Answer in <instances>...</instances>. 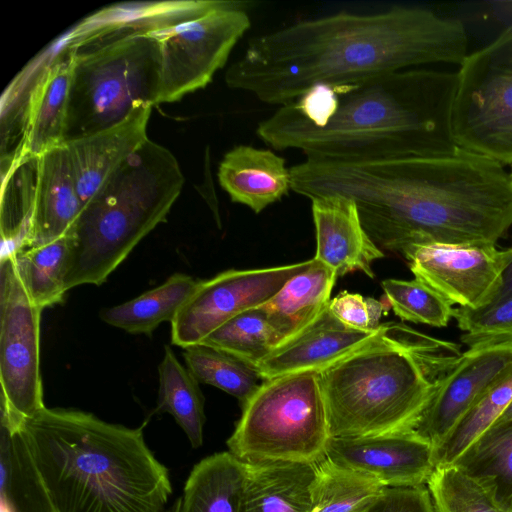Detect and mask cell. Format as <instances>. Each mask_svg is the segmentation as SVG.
Masks as SVG:
<instances>
[{
    "instance_id": "1",
    "label": "cell",
    "mask_w": 512,
    "mask_h": 512,
    "mask_svg": "<svg viewBox=\"0 0 512 512\" xmlns=\"http://www.w3.org/2000/svg\"><path fill=\"white\" fill-rule=\"evenodd\" d=\"M291 189L310 200L351 198L381 249L403 256L421 244H494L512 227V186L503 165L453 154L377 160L306 158Z\"/></svg>"
},
{
    "instance_id": "2",
    "label": "cell",
    "mask_w": 512,
    "mask_h": 512,
    "mask_svg": "<svg viewBox=\"0 0 512 512\" xmlns=\"http://www.w3.org/2000/svg\"><path fill=\"white\" fill-rule=\"evenodd\" d=\"M467 44L461 21L427 8L341 11L251 38L225 82L282 106L317 85L361 82L424 64L460 66Z\"/></svg>"
},
{
    "instance_id": "3",
    "label": "cell",
    "mask_w": 512,
    "mask_h": 512,
    "mask_svg": "<svg viewBox=\"0 0 512 512\" xmlns=\"http://www.w3.org/2000/svg\"><path fill=\"white\" fill-rule=\"evenodd\" d=\"M457 72L406 69L361 82L317 85L260 121L257 136L306 158L377 160L457 151Z\"/></svg>"
},
{
    "instance_id": "4",
    "label": "cell",
    "mask_w": 512,
    "mask_h": 512,
    "mask_svg": "<svg viewBox=\"0 0 512 512\" xmlns=\"http://www.w3.org/2000/svg\"><path fill=\"white\" fill-rule=\"evenodd\" d=\"M18 430L58 512H166L169 472L142 428L45 407Z\"/></svg>"
},
{
    "instance_id": "5",
    "label": "cell",
    "mask_w": 512,
    "mask_h": 512,
    "mask_svg": "<svg viewBox=\"0 0 512 512\" xmlns=\"http://www.w3.org/2000/svg\"><path fill=\"white\" fill-rule=\"evenodd\" d=\"M459 346L391 323L320 372L331 437L413 431Z\"/></svg>"
},
{
    "instance_id": "6",
    "label": "cell",
    "mask_w": 512,
    "mask_h": 512,
    "mask_svg": "<svg viewBox=\"0 0 512 512\" xmlns=\"http://www.w3.org/2000/svg\"><path fill=\"white\" fill-rule=\"evenodd\" d=\"M184 181L175 156L148 138L83 205L68 231L66 290L105 282L166 220Z\"/></svg>"
},
{
    "instance_id": "7",
    "label": "cell",
    "mask_w": 512,
    "mask_h": 512,
    "mask_svg": "<svg viewBox=\"0 0 512 512\" xmlns=\"http://www.w3.org/2000/svg\"><path fill=\"white\" fill-rule=\"evenodd\" d=\"M74 50L64 144L157 105L159 46L147 34L99 39Z\"/></svg>"
},
{
    "instance_id": "8",
    "label": "cell",
    "mask_w": 512,
    "mask_h": 512,
    "mask_svg": "<svg viewBox=\"0 0 512 512\" xmlns=\"http://www.w3.org/2000/svg\"><path fill=\"white\" fill-rule=\"evenodd\" d=\"M241 407L227 440L241 460L316 462L325 456L331 436L320 372L264 379Z\"/></svg>"
},
{
    "instance_id": "9",
    "label": "cell",
    "mask_w": 512,
    "mask_h": 512,
    "mask_svg": "<svg viewBox=\"0 0 512 512\" xmlns=\"http://www.w3.org/2000/svg\"><path fill=\"white\" fill-rule=\"evenodd\" d=\"M457 71L452 131L458 148L512 163V24Z\"/></svg>"
},
{
    "instance_id": "10",
    "label": "cell",
    "mask_w": 512,
    "mask_h": 512,
    "mask_svg": "<svg viewBox=\"0 0 512 512\" xmlns=\"http://www.w3.org/2000/svg\"><path fill=\"white\" fill-rule=\"evenodd\" d=\"M41 311L28 295L13 256H1V423L11 430L45 408L40 373Z\"/></svg>"
},
{
    "instance_id": "11",
    "label": "cell",
    "mask_w": 512,
    "mask_h": 512,
    "mask_svg": "<svg viewBox=\"0 0 512 512\" xmlns=\"http://www.w3.org/2000/svg\"><path fill=\"white\" fill-rule=\"evenodd\" d=\"M245 4L228 1L177 26L147 34L159 46L157 105L178 101L206 87L225 66L234 46L251 26Z\"/></svg>"
},
{
    "instance_id": "12",
    "label": "cell",
    "mask_w": 512,
    "mask_h": 512,
    "mask_svg": "<svg viewBox=\"0 0 512 512\" xmlns=\"http://www.w3.org/2000/svg\"><path fill=\"white\" fill-rule=\"evenodd\" d=\"M304 262L227 270L198 284L171 322V342L182 348L201 343L230 318L269 301L286 282L307 269Z\"/></svg>"
},
{
    "instance_id": "13",
    "label": "cell",
    "mask_w": 512,
    "mask_h": 512,
    "mask_svg": "<svg viewBox=\"0 0 512 512\" xmlns=\"http://www.w3.org/2000/svg\"><path fill=\"white\" fill-rule=\"evenodd\" d=\"M415 279L452 305L478 310L496 297L502 276L512 262V246L494 244H421L405 251Z\"/></svg>"
},
{
    "instance_id": "14",
    "label": "cell",
    "mask_w": 512,
    "mask_h": 512,
    "mask_svg": "<svg viewBox=\"0 0 512 512\" xmlns=\"http://www.w3.org/2000/svg\"><path fill=\"white\" fill-rule=\"evenodd\" d=\"M512 373V346L466 350L438 379L414 432L436 450L466 413Z\"/></svg>"
},
{
    "instance_id": "15",
    "label": "cell",
    "mask_w": 512,
    "mask_h": 512,
    "mask_svg": "<svg viewBox=\"0 0 512 512\" xmlns=\"http://www.w3.org/2000/svg\"><path fill=\"white\" fill-rule=\"evenodd\" d=\"M325 456L385 487L426 485L436 467L434 447L414 431L330 437Z\"/></svg>"
},
{
    "instance_id": "16",
    "label": "cell",
    "mask_w": 512,
    "mask_h": 512,
    "mask_svg": "<svg viewBox=\"0 0 512 512\" xmlns=\"http://www.w3.org/2000/svg\"><path fill=\"white\" fill-rule=\"evenodd\" d=\"M74 50L61 42L35 73L24 101L21 139L11 165L64 144Z\"/></svg>"
},
{
    "instance_id": "17",
    "label": "cell",
    "mask_w": 512,
    "mask_h": 512,
    "mask_svg": "<svg viewBox=\"0 0 512 512\" xmlns=\"http://www.w3.org/2000/svg\"><path fill=\"white\" fill-rule=\"evenodd\" d=\"M390 324L373 330L352 328L327 306L306 328L274 348L256 370L263 380L297 372H321L383 335Z\"/></svg>"
},
{
    "instance_id": "18",
    "label": "cell",
    "mask_w": 512,
    "mask_h": 512,
    "mask_svg": "<svg viewBox=\"0 0 512 512\" xmlns=\"http://www.w3.org/2000/svg\"><path fill=\"white\" fill-rule=\"evenodd\" d=\"M82 208L65 144L33 157L31 211L21 249L66 235Z\"/></svg>"
},
{
    "instance_id": "19",
    "label": "cell",
    "mask_w": 512,
    "mask_h": 512,
    "mask_svg": "<svg viewBox=\"0 0 512 512\" xmlns=\"http://www.w3.org/2000/svg\"><path fill=\"white\" fill-rule=\"evenodd\" d=\"M316 234L314 259L328 266L337 277L362 272L375 277L372 265L383 251L365 230L355 202L342 195L311 200Z\"/></svg>"
},
{
    "instance_id": "20",
    "label": "cell",
    "mask_w": 512,
    "mask_h": 512,
    "mask_svg": "<svg viewBox=\"0 0 512 512\" xmlns=\"http://www.w3.org/2000/svg\"><path fill=\"white\" fill-rule=\"evenodd\" d=\"M152 107L141 105L119 123L65 143L83 205L148 139L147 125Z\"/></svg>"
},
{
    "instance_id": "21",
    "label": "cell",
    "mask_w": 512,
    "mask_h": 512,
    "mask_svg": "<svg viewBox=\"0 0 512 512\" xmlns=\"http://www.w3.org/2000/svg\"><path fill=\"white\" fill-rule=\"evenodd\" d=\"M228 1H153L121 3L82 20L62 41L71 48L116 36L149 34L199 17Z\"/></svg>"
},
{
    "instance_id": "22",
    "label": "cell",
    "mask_w": 512,
    "mask_h": 512,
    "mask_svg": "<svg viewBox=\"0 0 512 512\" xmlns=\"http://www.w3.org/2000/svg\"><path fill=\"white\" fill-rule=\"evenodd\" d=\"M218 181L232 202L255 213L279 201L291 190V169L277 153L250 145L227 151L218 167Z\"/></svg>"
},
{
    "instance_id": "23",
    "label": "cell",
    "mask_w": 512,
    "mask_h": 512,
    "mask_svg": "<svg viewBox=\"0 0 512 512\" xmlns=\"http://www.w3.org/2000/svg\"><path fill=\"white\" fill-rule=\"evenodd\" d=\"M242 512H310L316 462H246Z\"/></svg>"
},
{
    "instance_id": "24",
    "label": "cell",
    "mask_w": 512,
    "mask_h": 512,
    "mask_svg": "<svg viewBox=\"0 0 512 512\" xmlns=\"http://www.w3.org/2000/svg\"><path fill=\"white\" fill-rule=\"evenodd\" d=\"M337 275L328 266L311 259L263 307L278 342H285L313 322L329 305Z\"/></svg>"
},
{
    "instance_id": "25",
    "label": "cell",
    "mask_w": 512,
    "mask_h": 512,
    "mask_svg": "<svg viewBox=\"0 0 512 512\" xmlns=\"http://www.w3.org/2000/svg\"><path fill=\"white\" fill-rule=\"evenodd\" d=\"M247 463L230 451L208 456L191 470L180 512H242L247 484Z\"/></svg>"
},
{
    "instance_id": "26",
    "label": "cell",
    "mask_w": 512,
    "mask_h": 512,
    "mask_svg": "<svg viewBox=\"0 0 512 512\" xmlns=\"http://www.w3.org/2000/svg\"><path fill=\"white\" fill-rule=\"evenodd\" d=\"M0 431V512H58L21 432Z\"/></svg>"
},
{
    "instance_id": "27",
    "label": "cell",
    "mask_w": 512,
    "mask_h": 512,
    "mask_svg": "<svg viewBox=\"0 0 512 512\" xmlns=\"http://www.w3.org/2000/svg\"><path fill=\"white\" fill-rule=\"evenodd\" d=\"M197 284L189 275L173 274L160 286L105 310L101 318L128 333L150 335L162 322L173 321Z\"/></svg>"
},
{
    "instance_id": "28",
    "label": "cell",
    "mask_w": 512,
    "mask_h": 512,
    "mask_svg": "<svg viewBox=\"0 0 512 512\" xmlns=\"http://www.w3.org/2000/svg\"><path fill=\"white\" fill-rule=\"evenodd\" d=\"M156 411L169 413L186 434L192 448L203 443L205 424L204 396L198 380L165 346L159 365V390Z\"/></svg>"
},
{
    "instance_id": "29",
    "label": "cell",
    "mask_w": 512,
    "mask_h": 512,
    "mask_svg": "<svg viewBox=\"0 0 512 512\" xmlns=\"http://www.w3.org/2000/svg\"><path fill=\"white\" fill-rule=\"evenodd\" d=\"M385 488L374 478L324 456L316 461L310 512H364Z\"/></svg>"
},
{
    "instance_id": "30",
    "label": "cell",
    "mask_w": 512,
    "mask_h": 512,
    "mask_svg": "<svg viewBox=\"0 0 512 512\" xmlns=\"http://www.w3.org/2000/svg\"><path fill=\"white\" fill-rule=\"evenodd\" d=\"M454 464L477 478L505 512H512V424L488 430Z\"/></svg>"
},
{
    "instance_id": "31",
    "label": "cell",
    "mask_w": 512,
    "mask_h": 512,
    "mask_svg": "<svg viewBox=\"0 0 512 512\" xmlns=\"http://www.w3.org/2000/svg\"><path fill=\"white\" fill-rule=\"evenodd\" d=\"M68 252L66 234L50 243L11 254L28 295L42 310L63 301L67 292L65 275Z\"/></svg>"
},
{
    "instance_id": "32",
    "label": "cell",
    "mask_w": 512,
    "mask_h": 512,
    "mask_svg": "<svg viewBox=\"0 0 512 512\" xmlns=\"http://www.w3.org/2000/svg\"><path fill=\"white\" fill-rule=\"evenodd\" d=\"M183 357L198 382L219 388L241 405L263 380L255 368L241 359L203 343L184 347Z\"/></svg>"
},
{
    "instance_id": "33",
    "label": "cell",
    "mask_w": 512,
    "mask_h": 512,
    "mask_svg": "<svg viewBox=\"0 0 512 512\" xmlns=\"http://www.w3.org/2000/svg\"><path fill=\"white\" fill-rule=\"evenodd\" d=\"M201 343L225 351L255 369L279 344L263 305L230 318Z\"/></svg>"
},
{
    "instance_id": "34",
    "label": "cell",
    "mask_w": 512,
    "mask_h": 512,
    "mask_svg": "<svg viewBox=\"0 0 512 512\" xmlns=\"http://www.w3.org/2000/svg\"><path fill=\"white\" fill-rule=\"evenodd\" d=\"M512 401V373L493 385L435 450L436 466L454 464L490 430Z\"/></svg>"
},
{
    "instance_id": "35",
    "label": "cell",
    "mask_w": 512,
    "mask_h": 512,
    "mask_svg": "<svg viewBox=\"0 0 512 512\" xmlns=\"http://www.w3.org/2000/svg\"><path fill=\"white\" fill-rule=\"evenodd\" d=\"M426 486L436 512H505L477 478L456 464L436 466Z\"/></svg>"
},
{
    "instance_id": "36",
    "label": "cell",
    "mask_w": 512,
    "mask_h": 512,
    "mask_svg": "<svg viewBox=\"0 0 512 512\" xmlns=\"http://www.w3.org/2000/svg\"><path fill=\"white\" fill-rule=\"evenodd\" d=\"M381 287L390 308L403 321L443 328L454 317L453 305L417 279H386Z\"/></svg>"
},
{
    "instance_id": "37",
    "label": "cell",
    "mask_w": 512,
    "mask_h": 512,
    "mask_svg": "<svg viewBox=\"0 0 512 512\" xmlns=\"http://www.w3.org/2000/svg\"><path fill=\"white\" fill-rule=\"evenodd\" d=\"M454 319L462 330L467 350L512 346V296L478 310L455 308Z\"/></svg>"
},
{
    "instance_id": "38",
    "label": "cell",
    "mask_w": 512,
    "mask_h": 512,
    "mask_svg": "<svg viewBox=\"0 0 512 512\" xmlns=\"http://www.w3.org/2000/svg\"><path fill=\"white\" fill-rule=\"evenodd\" d=\"M330 312L345 325L360 329L378 328L383 315L391 309L388 302L342 291L329 302Z\"/></svg>"
},
{
    "instance_id": "39",
    "label": "cell",
    "mask_w": 512,
    "mask_h": 512,
    "mask_svg": "<svg viewBox=\"0 0 512 512\" xmlns=\"http://www.w3.org/2000/svg\"><path fill=\"white\" fill-rule=\"evenodd\" d=\"M364 512H436L426 485L387 487Z\"/></svg>"
},
{
    "instance_id": "40",
    "label": "cell",
    "mask_w": 512,
    "mask_h": 512,
    "mask_svg": "<svg viewBox=\"0 0 512 512\" xmlns=\"http://www.w3.org/2000/svg\"><path fill=\"white\" fill-rule=\"evenodd\" d=\"M512 296V262L508 265L506 270L503 273L501 287L494 298V301H498L504 298H508ZM491 302V303H492Z\"/></svg>"
},
{
    "instance_id": "41",
    "label": "cell",
    "mask_w": 512,
    "mask_h": 512,
    "mask_svg": "<svg viewBox=\"0 0 512 512\" xmlns=\"http://www.w3.org/2000/svg\"><path fill=\"white\" fill-rule=\"evenodd\" d=\"M512 424V401L510 402L507 409L501 415V417L497 420V422L493 425L492 428L503 427L506 425Z\"/></svg>"
},
{
    "instance_id": "42",
    "label": "cell",
    "mask_w": 512,
    "mask_h": 512,
    "mask_svg": "<svg viewBox=\"0 0 512 512\" xmlns=\"http://www.w3.org/2000/svg\"><path fill=\"white\" fill-rule=\"evenodd\" d=\"M168 512H180V511H179V509H178V504H177V502H175V504L173 505V507H172Z\"/></svg>"
},
{
    "instance_id": "43",
    "label": "cell",
    "mask_w": 512,
    "mask_h": 512,
    "mask_svg": "<svg viewBox=\"0 0 512 512\" xmlns=\"http://www.w3.org/2000/svg\"><path fill=\"white\" fill-rule=\"evenodd\" d=\"M510 172L508 173L509 174V180H510V183H511V186H512V163L510 164Z\"/></svg>"
}]
</instances>
